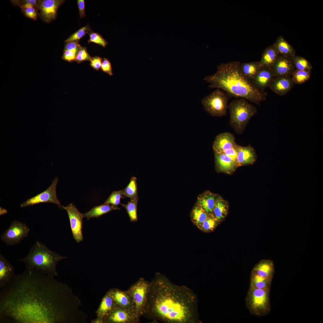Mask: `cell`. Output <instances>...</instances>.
<instances>
[{
	"instance_id": "obj_1",
	"label": "cell",
	"mask_w": 323,
	"mask_h": 323,
	"mask_svg": "<svg viewBox=\"0 0 323 323\" xmlns=\"http://www.w3.org/2000/svg\"><path fill=\"white\" fill-rule=\"evenodd\" d=\"M1 289L0 323H78L85 318L66 284L36 270L14 274Z\"/></svg>"
},
{
	"instance_id": "obj_2",
	"label": "cell",
	"mask_w": 323,
	"mask_h": 323,
	"mask_svg": "<svg viewBox=\"0 0 323 323\" xmlns=\"http://www.w3.org/2000/svg\"><path fill=\"white\" fill-rule=\"evenodd\" d=\"M142 316L166 323L201 322L196 294L186 286L173 283L159 272L150 282Z\"/></svg>"
},
{
	"instance_id": "obj_3",
	"label": "cell",
	"mask_w": 323,
	"mask_h": 323,
	"mask_svg": "<svg viewBox=\"0 0 323 323\" xmlns=\"http://www.w3.org/2000/svg\"><path fill=\"white\" fill-rule=\"evenodd\" d=\"M240 64L237 61L221 63L217 66L215 74L206 76L203 80L209 83V88L219 89L229 97L244 98L260 105L261 102L266 100L267 94L243 75Z\"/></svg>"
},
{
	"instance_id": "obj_4",
	"label": "cell",
	"mask_w": 323,
	"mask_h": 323,
	"mask_svg": "<svg viewBox=\"0 0 323 323\" xmlns=\"http://www.w3.org/2000/svg\"><path fill=\"white\" fill-rule=\"evenodd\" d=\"M67 258L49 249L43 243L36 241L27 256L18 260L24 263L26 269H35L53 277L58 273L56 266L60 260Z\"/></svg>"
},
{
	"instance_id": "obj_5",
	"label": "cell",
	"mask_w": 323,
	"mask_h": 323,
	"mask_svg": "<svg viewBox=\"0 0 323 323\" xmlns=\"http://www.w3.org/2000/svg\"><path fill=\"white\" fill-rule=\"evenodd\" d=\"M230 126L238 134H242L251 118L256 114L257 109L247 100L240 98L229 104Z\"/></svg>"
},
{
	"instance_id": "obj_6",
	"label": "cell",
	"mask_w": 323,
	"mask_h": 323,
	"mask_svg": "<svg viewBox=\"0 0 323 323\" xmlns=\"http://www.w3.org/2000/svg\"><path fill=\"white\" fill-rule=\"evenodd\" d=\"M270 290L249 287L245 303L252 315L261 317L269 314L271 310Z\"/></svg>"
},
{
	"instance_id": "obj_7",
	"label": "cell",
	"mask_w": 323,
	"mask_h": 323,
	"mask_svg": "<svg viewBox=\"0 0 323 323\" xmlns=\"http://www.w3.org/2000/svg\"><path fill=\"white\" fill-rule=\"evenodd\" d=\"M229 97L225 92L217 89L204 97L202 103L205 111L214 117H221L226 115Z\"/></svg>"
},
{
	"instance_id": "obj_8",
	"label": "cell",
	"mask_w": 323,
	"mask_h": 323,
	"mask_svg": "<svg viewBox=\"0 0 323 323\" xmlns=\"http://www.w3.org/2000/svg\"><path fill=\"white\" fill-rule=\"evenodd\" d=\"M150 285V282L141 278L127 290L133 300L135 314L140 318L147 302Z\"/></svg>"
},
{
	"instance_id": "obj_9",
	"label": "cell",
	"mask_w": 323,
	"mask_h": 323,
	"mask_svg": "<svg viewBox=\"0 0 323 323\" xmlns=\"http://www.w3.org/2000/svg\"><path fill=\"white\" fill-rule=\"evenodd\" d=\"M28 226L22 222L14 220L8 228L1 235V239L8 246H13L19 243L29 233Z\"/></svg>"
},
{
	"instance_id": "obj_10",
	"label": "cell",
	"mask_w": 323,
	"mask_h": 323,
	"mask_svg": "<svg viewBox=\"0 0 323 323\" xmlns=\"http://www.w3.org/2000/svg\"><path fill=\"white\" fill-rule=\"evenodd\" d=\"M59 178L56 177L51 185L45 191L23 202L20 205L22 208L32 206L39 203L48 202L55 204L60 209L62 205L57 196L56 188Z\"/></svg>"
},
{
	"instance_id": "obj_11",
	"label": "cell",
	"mask_w": 323,
	"mask_h": 323,
	"mask_svg": "<svg viewBox=\"0 0 323 323\" xmlns=\"http://www.w3.org/2000/svg\"><path fill=\"white\" fill-rule=\"evenodd\" d=\"M140 318L135 313L115 304L104 318L102 323H137Z\"/></svg>"
},
{
	"instance_id": "obj_12",
	"label": "cell",
	"mask_w": 323,
	"mask_h": 323,
	"mask_svg": "<svg viewBox=\"0 0 323 323\" xmlns=\"http://www.w3.org/2000/svg\"><path fill=\"white\" fill-rule=\"evenodd\" d=\"M62 208L68 213L74 238L77 243L81 242L83 240L82 228L84 217L83 214L72 203H70L66 206L62 205Z\"/></svg>"
},
{
	"instance_id": "obj_13",
	"label": "cell",
	"mask_w": 323,
	"mask_h": 323,
	"mask_svg": "<svg viewBox=\"0 0 323 323\" xmlns=\"http://www.w3.org/2000/svg\"><path fill=\"white\" fill-rule=\"evenodd\" d=\"M64 1L63 0H41L39 9L40 18L47 23L55 19L58 8Z\"/></svg>"
},
{
	"instance_id": "obj_14",
	"label": "cell",
	"mask_w": 323,
	"mask_h": 323,
	"mask_svg": "<svg viewBox=\"0 0 323 323\" xmlns=\"http://www.w3.org/2000/svg\"><path fill=\"white\" fill-rule=\"evenodd\" d=\"M108 291L116 304L135 314L133 300L127 290L112 288Z\"/></svg>"
},
{
	"instance_id": "obj_15",
	"label": "cell",
	"mask_w": 323,
	"mask_h": 323,
	"mask_svg": "<svg viewBox=\"0 0 323 323\" xmlns=\"http://www.w3.org/2000/svg\"><path fill=\"white\" fill-rule=\"evenodd\" d=\"M237 144L234 135L229 132L221 133L216 137L212 147L214 153H223Z\"/></svg>"
},
{
	"instance_id": "obj_16",
	"label": "cell",
	"mask_w": 323,
	"mask_h": 323,
	"mask_svg": "<svg viewBox=\"0 0 323 323\" xmlns=\"http://www.w3.org/2000/svg\"><path fill=\"white\" fill-rule=\"evenodd\" d=\"M272 68L275 77L291 76L295 69L290 58L280 55Z\"/></svg>"
},
{
	"instance_id": "obj_17",
	"label": "cell",
	"mask_w": 323,
	"mask_h": 323,
	"mask_svg": "<svg viewBox=\"0 0 323 323\" xmlns=\"http://www.w3.org/2000/svg\"><path fill=\"white\" fill-rule=\"evenodd\" d=\"M294 84L291 76L275 77L268 87L278 95L282 96L289 92Z\"/></svg>"
},
{
	"instance_id": "obj_18",
	"label": "cell",
	"mask_w": 323,
	"mask_h": 323,
	"mask_svg": "<svg viewBox=\"0 0 323 323\" xmlns=\"http://www.w3.org/2000/svg\"><path fill=\"white\" fill-rule=\"evenodd\" d=\"M275 77L272 68L262 67L251 81L256 87L264 92Z\"/></svg>"
},
{
	"instance_id": "obj_19",
	"label": "cell",
	"mask_w": 323,
	"mask_h": 323,
	"mask_svg": "<svg viewBox=\"0 0 323 323\" xmlns=\"http://www.w3.org/2000/svg\"><path fill=\"white\" fill-rule=\"evenodd\" d=\"M237 166L251 164L256 161L257 156L254 148L251 145L242 146L237 144Z\"/></svg>"
},
{
	"instance_id": "obj_20",
	"label": "cell",
	"mask_w": 323,
	"mask_h": 323,
	"mask_svg": "<svg viewBox=\"0 0 323 323\" xmlns=\"http://www.w3.org/2000/svg\"><path fill=\"white\" fill-rule=\"evenodd\" d=\"M115 303L109 291L104 296L95 313L96 318L92 321L93 323H102L104 318L109 313L115 304Z\"/></svg>"
},
{
	"instance_id": "obj_21",
	"label": "cell",
	"mask_w": 323,
	"mask_h": 323,
	"mask_svg": "<svg viewBox=\"0 0 323 323\" xmlns=\"http://www.w3.org/2000/svg\"><path fill=\"white\" fill-rule=\"evenodd\" d=\"M252 271L259 276L272 280L275 272L274 263L270 259L262 260L255 265Z\"/></svg>"
},
{
	"instance_id": "obj_22",
	"label": "cell",
	"mask_w": 323,
	"mask_h": 323,
	"mask_svg": "<svg viewBox=\"0 0 323 323\" xmlns=\"http://www.w3.org/2000/svg\"><path fill=\"white\" fill-rule=\"evenodd\" d=\"M13 266L0 253V288H2L9 282L14 274Z\"/></svg>"
},
{
	"instance_id": "obj_23",
	"label": "cell",
	"mask_w": 323,
	"mask_h": 323,
	"mask_svg": "<svg viewBox=\"0 0 323 323\" xmlns=\"http://www.w3.org/2000/svg\"><path fill=\"white\" fill-rule=\"evenodd\" d=\"M217 169L225 172H231L237 167V163L230 157L223 153H214Z\"/></svg>"
},
{
	"instance_id": "obj_24",
	"label": "cell",
	"mask_w": 323,
	"mask_h": 323,
	"mask_svg": "<svg viewBox=\"0 0 323 323\" xmlns=\"http://www.w3.org/2000/svg\"><path fill=\"white\" fill-rule=\"evenodd\" d=\"M273 44L279 55L291 58L295 55L294 48L282 36H278Z\"/></svg>"
},
{
	"instance_id": "obj_25",
	"label": "cell",
	"mask_w": 323,
	"mask_h": 323,
	"mask_svg": "<svg viewBox=\"0 0 323 323\" xmlns=\"http://www.w3.org/2000/svg\"><path fill=\"white\" fill-rule=\"evenodd\" d=\"M278 56L273 44L268 46L263 51L259 61L261 67L272 68Z\"/></svg>"
},
{
	"instance_id": "obj_26",
	"label": "cell",
	"mask_w": 323,
	"mask_h": 323,
	"mask_svg": "<svg viewBox=\"0 0 323 323\" xmlns=\"http://www.w3.org/2000/svg\"><path fill=\"white\" fill-rule=\"evenodd\" d=\"M120 208L112 205L104 204L95 206L89 211L83 214L88 220L93 218H99L101 216L108 213L112 210H120Z\"/></svg>"
},
{
	"instance_id": "obj_27",
	"label": "cell",
	"mask_w": 323,
	"mask_h": 323,
	"mask_svg": "<svg viewBox=\"0 0 323 323\" xmlns=\"http://www.w3.org/2000/svg\"><path fill=\"white\" fill-rule=\"evenodd\" d=\"M272 281V280L259 276L251 271L249 287L270 290Z\"/></svg>"
},
{
	"instance_id": "obj_28",
	"label": "cell",
	"mask_w": 323,
	"mask_h": 323,
	"mask_svg": "<svg viewBox=\"0 0 323 323\" xmlns=\"http://www.w3.org/2000/svg\"><path fill=\"white\" fill-rule=\"evenodd\" d=\"M259 62L243 63L240 64L242 72L247 78L251 80L261 68Z\"/></svg>"
},
{
	"instance_id": "obj_29",
	"label": "cell",
	"mask_w": 323,
	"mask_h": 323,
	"mask_svg": "<svg viewBox=\"0 0 323 323\" xmlns=\"http://www.w3.org/2000/svg\"><path fill=\"white\" fill-rule=\"evenodd\" d=\"M216 200L214 194L205 193L199 197V205L203 208L207 214L211 213L213 211Z\"/></svg>"
},
{
	"instance_id": "obj_30",
	"label": "cell",
	"mask_w": 323,
	"mask_h": 323,
	"mask_svg": "<svg viewBox=\"0 0 323 323\" xmlns=\"http://www.w3.org/2000/svg\"><path fill=\"white\" fill-rule=\"evenodd\" d=\"M139 200L138 196L132 199L127 204H121L126 209L130 220L132 222L138 220L137 214L138 203Z\"/></svg>"
},
{
	"instance_id": "obj_31",
	"label": "cell",
	"mask_w": 323,
	"mask_h": 323,
	"mask_svg": "<svg viewBox=\"0 0 323 323\" xmlns=\"http://www.w3.org/2000/svg\"><path fill=\"white\" fill-rule=\"evenodd\" d=\"M228 206L224 201L220 198H217L216 200L213 209L215 217L218 220L224 218L227 213Z\"/></svg>"
},
{
	"instance_id": "obj_32",
	"label": "cell",
	"mask_w": 323,
	"mask_h": 323,
	"mask_svg": "<svg viewBox=\"0 0 323 323\" xmlns=\"http://www.w3.org/2000/svg\"><path fill=\"white\" fill-rule=\"evenodd\" d=\"M290 58L296 69L311 71L313 69L310 62L303 57L295 55Z\"/></svg>"
},
{
	"instance_id": "obj_33",
	"label": "cell",
	"mask_w": 323,
	"mask_h": 323,
	"mask_svg": "<svg viewBox=\"0 0 323 323\" xmlns=\"http://www.w3.org/2000/svg\"><path fill=\"white\" fill-rule=\"evenodd\" d=\"M136 178L132 177L126 187L123 189L124 198L128 197L132 199L138 196V186Z\"/></svg>"
},
{
	"instance_id": "obj_34",
	"label": "cell",
	"mask_w": 323,
	"mask_h": 323,
	"mask_svg": "<svg viewBox=\"0 0 323 323\" xmlns=\"http://www.w3.org/2000/svg\"><path fill=\"white\" fill-rule=\"evenodd\" d=\"M192 216L194 223L199 227L208 217L207 213L199 205L193 209Z\"/></svg>"
},
{
	"instance_id": "obj_35",
	"label": "cell",
	"mask_w": 323,
	"mask_h": 323,
	"mask_svg": "<svg viewBox=\"0 0 323 323\" xmlns=\"http://www.w3.org/2000/svg\"><path fill=\"white\" fill-rule=\"evenodd\" d=\"M311 71L295 69L291 75L292 81L294 84H301L309 80L311 76Z\"/></svg>"
},
{
	"instance_id": "obj_36",
	"label": "cell",
	"mask_w": 323,
	"mask_h": 323,
	"mask_svg": "<svg viewBox=\"0 0 323 323\" xmlns=\"http://www.w3.org/2000/svg\"><path fill=\"white\" fill-rule=\"evenodd\" d=\"M41 0H13L11 2L14 5L19 7L21 9L33 7L39 10Z\"/></svg>"
},
{
	"instance_id": "obj_37",
	"label": "cell",
	"mask_w": 323,
	"mask_h": 323,
	"mask_svg": "<svg viewBox=\"0 0 323 323\" xmlns=\"http://www.w3.org/2000/svg\"><path fill=\"white\" fill-rule=\"evenodd\" d=\"M124 198V197L123 189L114 191L105 201L104 203L118 207V205L121 204V199Z\"/></svg>"
},
{
	"instance_id": "obj_38",
	"label": "cell",
	"mask_w": 323,
	"mask_h": 323,
	"mask_svg": "<svg viewBox=\"0 0 323 323\" xmlns=\"http://www.w3.org/2000/svg\"><path fill=\"white\" fill-rule=\"evenodd\" d=\"M90 30V29L88 26L83 27L71 35L65 40V42L67 43L72 41L78 42V41L86 34L89 32Z\"/></svg>"
},
{
	"instance_id": "obj_39",
	"label": "cell",
	"mask_w": 323,
	"mask_h": 323,
	"mask_svg": "<svg viewBox=\"0 0 323 323\" xmlns=\"http://www.w3.org/2000/svg\"><path fill=\"white\" fill-rule=\"evenodd\" d=\"M218 220L215 217H208L199 227L205 231L212 230L217 226Z\"/></svg>"
},
{
	"instance_id": "obj_40",
	"label": "cell",
	"mask_w": 323,
	"mask_h": 323,
	"mask_svg": "<svg viewBox=\"0 0 323 323\" xmlns=\"http://www.w3.org/2000/svg\"><path fill=\"white\" fill-rule=\"evenodd\" d=\"M91 59L86 49L81 47L77 52L75 60L78 63H80L84 61H90Z\"/></svg>"
},
{
	"instance_id": "obj_41",
	"label": "cell",
	"mask_w": 323,
	"mask_h": 323,
	"mask_svg": "<svg viewBox=\"0 0 323 323\" xmlns=\"http://www.w3.org/2000/svg\"><path fill=\"white\" fill-rule=\"evenodd\" d=\"M89 42H92L105 47L107 45L106 41L100 34L95 33H92L89 34Z\"/></svg>"
},
{
	"instance_id": "obj_42",
	"label": "cell",
	"mask_w": 323,
	"mask_h": 323,
	"mask_svg": "<svg viewBox=\"0 0 323 323\" xmlns=\"http://www.w3.org/2000/svg\"><path fill=\"white\" fill-rule=\"evenodd\" d=\"M22 11L24 15L27 17L34 20L37 18V10L33 7L22 8Z\"/></svg>"
},
{
	"instance_id": "obj_43",
	"label": "cell",
	"mask_w": 323,
	"mask_h": 323,
	"mask_svg": "<svg viewBox=\"0 0 323 323\" xmlns=\"http://www.w3.org/2000/svg\"><path fill=\"white\" fill-rule=\"evenodd\" d=\"M77 51L76 50L70 51L64 50L62 58L68 62H71L75 60Z\"/></svg>"
},
{
	"instance_id": "obj_44",
	"label": "cell",
	"mask_w": 323,
	"mask_h": 323,
	"mask_svg": "<svg viewBox=\"0 0 323 323\" xmlns=\"http://www.w3.org/2000/svg\"><path fill=\"white\" fill-rule=\"evenodd\" d=\"M101 68L103 71L107 73L109 75H112L111 65L107 59L104 58L102 62Z\"/></svg>"
},
{
	"instance_id": "obj_45",
	"label": "cell",
	"mask_w": 323,
	"mask_h": 323,
	"mask_svg": "<svg viewBox=\"0 0 323 323\" xmlns=\"http://www.w3.org/2000/svg\"><path fill=\"white\" fill-rule=\"evenodd\" d=\"M90 61V65L94 69L98 70L101 68L103 61L102 58L98 57H95L91 58Z\"/></svg>"
},
{
	"instance_id": "obj_46",
	"label": "cell",
	"mask_w": 323,
	"mask_h": 323,
	"mask_svg": "<svg viewBox=\"0 0 323 323\" xmlns=\"http://www.w3.org/2000/svg\"><path fill=\"white\" fill-rule=\"evenodd\" d=\"M237 145V144L234 147L225 151L223 153L230 157L236 163L237 157V152L236 148Z\"/></svg>"
},
{
	"instance_id": "obj_47",
	"label": "cell",
	"mask_w": 323,
	"mask_h": 323,
	"mask_svg": "<svg viewBox=\"0 0 323 323\" xmlns=\"http://www.w3.org/2000/svg\"><path fill=\"white\" fill-rule=\"evenodd\" d=\"M78 42L72 41L66 43L64 50L78 51L81 47Z\"/></svg>"
},
{
	"instance_id": "obj_48",
	"label": "cell",
	"mask_w": 323,
	"mask_h": 323,
	"mask_svg": "<svg viewBox=\"0 0 323 323\" xmlns=\"http://www.w3.org/2000/svg\"><path fill=\"white\" fill-rule=\"evenodd\" d=\"M77 3L79 7L80 18L81 19L82 18L84 17L86 15L85 10L84 0H77Z\"/></svg>"
},
{
	"instance_id": "obj_49",
	"label": "cell",
	"mask_w": 323,
	"mask_h": 323,
	"mask_svg": "<svg viewBox=\"0 0 323 323\" xmlns=\"http://www.w3.org/2000/svg\"><path fill=\"white\" fill-rule=\"evenodd\" d=\"M0 214L1 215L3 214H5L7 212V211L6 210L0 207Z\"/></svg>"
}]
</instances>
